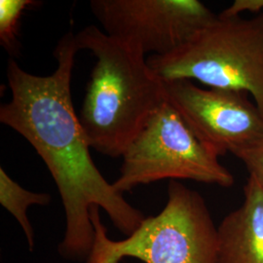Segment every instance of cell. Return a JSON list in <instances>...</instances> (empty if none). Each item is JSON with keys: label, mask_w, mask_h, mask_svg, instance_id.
I'll return each instance as SVG.
<instances>
[{"label": "cell", "mask_w": 263, "mask_h": 263, "mask_svg": "<svg viewBox=\"0 0 263 263\" xmlns=\"http://www.w3.org/2000/svg\"><path fill=\"white\" fill-rule=\"evenodd\" d=\"M113 187L124 194L163 179H189L230 187L232 174L199 141L179 111L166 101L152 114L122 155Z\"/></svg>", "instance_id": "obj_5"}, {"label": "cell", "mask_w": 263, "mask_h": 263, "mask_svg": "<svg viewBox=\"0 0 263 263\" xmlns=\"http://www.w3.org/2000/svg\"><path fill=\"white\" fill-rule=\"evenodd\" d=\"M48 193L32 192L21 186L6 171L0 169V204L16 218L27 238L30 252L34 248V231L28 219V210L30 206H47L51 202Z\"/></svg>", "instance_id": "obj_9"}, {"label": "cell", "mask_w": 263, "mask_h": 263, "mask_svg": "<svg viewBox=\"0 0 263 263\" xmlns=\"http://www.w3.org/2000/svg\"><path fill=\"white\" fill-rule=\"evenodd\" d=\"M79 51L76 34L67 32L54 50L57 67L49 76L29 73L10 59L11 99L0 106V122L30 143L56 183L66 216L59 254L69 261L85 262L95 241L92 208L104 210L125 236L131 235L146 216L104 179L91 156L70 89Z\"/></svg>", "instance_id": "obj_1"}, {"label": "cell", "mask_w": 263, "mask_h": 263, "mask_svg": "<svg viewBox=\"0 0 263 263\" xmlns=\"http://www.w3.org/2000/svg\"><path fill=\"white\" fill-rule=\"evenodd\" d=\"M90 8L111 37L164 56L216 19L198 0H92Z\"/></svg>", "instance_id": "obj_6"}, {"label": "cell", "mask_w": 263, "mask_h": 263, "mask_svg": "<svg viewBox=\"0 0 263 263\" xmlns=\"http://www.w3.org/2000/svg\"><path fill=\"white\" fill-rule=\"evenodd\" d=\"M93 248L84 263H217V227L197 191L170 180L168 201L158 215L143 219L131 235L112 240L102 222L100 208L90 211Z\"/></svg>", "instance_id": "obj_3"}, {"label": "cell", "mask_w": 263, "mask_h": 263, "mask_svg": "<svg viewBox=\"0 0 263 263\" xmlns=\"http://www.w3.org/2000/svg\"><path fill=\"white\" fill-rule=\"evenodd\" d=\"M236 157L244 163L250 173V177L255 179L263 188V141L253 148L238 154Z\"/></svg>", "instance_id": "obj_11"}, {"label": "cell", "mask_w": 263, "mask_h": 263, "mask_svg": "<svg viewBox=\"0 0 263 263\" xmlns=\"http://www.w3.org/2000/svg\"><path fill=\"white\" fill-rule=\"evenodd\" d=\"M166 99L199 141L217 157L235 156L263 141V114L244 93L202 89L190 80L164 81Z\"/></svg>", "instance_id": "obj_7"}, {"label": "cell", "mask_w": 263, "mask_h": 263, "mask_svg": "<svg viewBox=\"0 0 263 263\" xmlns=\"http://www.w3.org/2000/svg\"><path fill=\"white\" fill-rule=\"evenodd\" d=\"M79 50L96 57L78 118L91 148L109 157L125 151L167 99L145 54L96 26L76 34Z\"/></svg>", "instance_id": "obj_2"}, {"label": "cell", "mask_w": 263, "mask_h": 263, "mask_svg": "<svg viewBox=\"0 0 263 263\" xmlns=\"http://www.w3.org/2000/svg\"><path fill=\"white\" fill-rule=\"evenodd\" d=\"M262 11L263 0H236L218 16L223 18H235L240 17V15L245 12L259 15Z\"/></svg>", "instance_id": "obj_12"}, {"label": "cell", "mask_w": 263, "mask_h": 263, "mask_svg": "<svg viewBox=\"0 0 263 263\" xmlns=\"http://www.w3.org/2000/svg\"><path fill=\"white\" fill-rule=\"evenodd\" d=\"M217 263H263V188L251 177L242 205L217 226Z\"/></svg>", "instance_id": "obj_8"}, {"label": "cell", "mask_w": 263, "mask_h": 263, "mask_svg": "<svg viewBox=\"0 0 263 263\" xmlns=\"http://www.w3.org/2000/svg\"><path fill=\"white\" fill-rule=\"evenodd\" d=\"M34 3L30 0H0V40L7 51L14 52L18 47L20 20L24 11Z\"/></svg>", "instance_id": "obj_10"}, {"label": "cell", "mask_w": 263, "mask_h": 263, "mask_svg": "<svg viewBox=\"0 0 263 263\" xmlns=\"http://www.w3.org/2000/svg\"><path fill=\"white\" fill-rule=\"evenodd\" d=\"M147 63L164 81L190 80L248 92L263 114V13L251 19L217 15L179 49L151 55Z\"/></svg>", "instance_id": "obj_4"}]
</instances>
